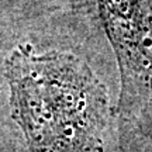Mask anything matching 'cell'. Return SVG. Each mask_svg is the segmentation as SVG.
Listing matches in <instances>:
<instances>
[{
    "instance_id": "2",
    "label": "cell",
    "mask_w": 152,
    "mask_h": 152,
    "mask_svg": "<svg viewBox=\"0 0 152 152\" xmlns=\"http://www.w3.org/2000/svg\"><path fill=\"white\" fill-rule=\"evenodd\" d=\"M118 59V115L152 142V0H99Z\"/></svg>"
},
{
    "instance_id": "1",
    "label": "cell",
    "mask_w": 152,
    "mask_h": 152,
    "mask_svg": "<svg viewBox=\"0 0 152 152\" xmlns=\"http://www.w3.org/2000/svg\"><path fill=\"white\" fill-rule=\"evenodd\" d=\"M6 76L11 117L30 152H103L108 97L86 62L19 47L7 59Z\"/></svg>"
}]
</instances>
